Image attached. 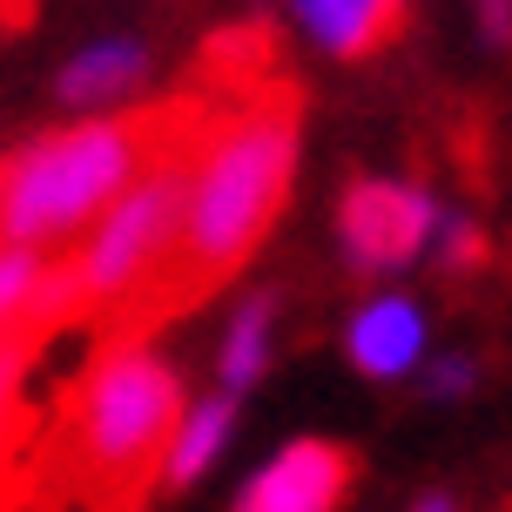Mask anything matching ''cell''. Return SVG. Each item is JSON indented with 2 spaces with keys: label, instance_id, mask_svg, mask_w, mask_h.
<instances>
[{
  "label": "cell",
  "instance_id": "6da1fadb",
  "mask_svg": "<svg viewBox=\"0 0 512 512\" xmlns=\"http://www.w3.org/2000/svg\"><path fill=\"white\" fill-rule=\"evenodd\" d=\"M297 122H304V102L290 81H270L256 102H243L223 122V135L203 149L196 196H189L169 263L142 277L128 297H115L102 317H88L95 344H142L155 324H176L182 310H196L209 290H223L243 270V256L270 236L283 196H290Z\"/></svg>",
  "mask_w": 512,
  "mask_h": 512
},
{
  "label": "cell",
  "instance_id": "7a4b0ae2",
  "mask_svg": "<svg viewBox=\"0 0 512 512\" xmlns=\"http://www.w3.org/2000/svg\"><path fill=\"white\" fill-rule=\"evenodd\" d=\"M256 95H263V88H256ZM256 95L223 88L216 75L196 68L169 102L27 142L14 162H0V250H7V243H54V236H68L75 223H88L108 196H122L176 135L216 122V115H230V108L256 102Z\"/></svg>",
  "mask_w": 512,
  "mask_h": 512
},
{
  "label": "cell",
  "instance_id": "3957f363",
  "mask_svg": "<svg viewBox=\"0 0 512 512\" xmlns=\"http://www.w3.org/2000/svg\"><path fill=\"white\" fill-rule=\"evenodd\" d=\"M182 432V384L142 344H95L75 384L48 411L54 472L88 512H142V492L169 472Z\"/></svg>",
  "mask_w": 512,
  "mask_h": 512
},
{
  "label": "cell",
  "instance_id": "277c9868",
  "mask_svg": "<svg viewBox=\"0 0 512 512\" xmlns=\"http://www.w3.org/2000/svg\"><path fill=\"white\" fill-rule=\"evenodd\" d=\"M438 209L425 203V189H405V182H358L344 189V250L358 270H391V263H411L432 236Z\"/></svg>",
  "mask_w": 512,
  "mask_h": 512
},
{
  "label": "cell",
  "instance_id": "5b68a950",
  "mask_svg": "<svg viewBox=\"0 0 512 512\" xmlns=\"http://www.w3.org/2000/svg\"><path fill=\"white\" fill-rule=\"evenodd\" d=\"M351 472H358V459H351L344 445L304 438V445L277 452V459L243 486L236 512H337L344 492H351Z\"/></svg>",
  "mask_w": 512,
  "mask_h": 512
},
{
  "label": "cell",
  "instance_id": "8992f818",
  "mask_svg": "<svg viewBox=\"0 0 512 512\" xmlns=\"http://www.w3.org/2000/svg\"><path fill=\"white\" fill-rule=\"evenodd\" d=\"M418 351H425V317H418V304L378 297V304L358 310V324H351V358H358V371H371V378H405L411 364H418Z\"/></svg>",
  "mask_w": 512,
  "mask_h": 512
},
{
  "label": "cell",
  "instance_id": "52a82bcc",
  "mask_svg": "<svg viewBox=\"0 0 512 512\" xmlns=\"http://www.w3.org/2000/svg\"><path fill=\"white\" fill-rule=\"evenodd\" d=\"M297 14H304V27L331 54H344V61L378 54L384 41H398V27H405V14H398L391 0H297Z\"/></svg>",
  "mask_w": 512,
  "mask_h": 512
},
{
  "label": "cell",
  "instance_id": "ba28073f",
  "mask_svg": "<svg viewBox=\"0 0 512 512\" xmlns=\"http://www.w3.org/2000/svg\"><path fill=\"white\" fill-rule=\"evenodd\" d=\"M142 68H149V54L135 48V41H102V48H88L81 61H68V75H61V102H75V108L122 102L128 88L142 81Z\"/></svg>",
  "mask_w": 512,
  "mask_h": 512
},
{
  "label": "cell",
  "instance_id": "9c48e42d",
  "mask_svg": "<svg viewBox=\"0 0 512 512\" xmlns=\"http://www.w3.org/2000/svg\"><path fill=\"white\" fill-rule=\"evenodd\" d=\"M230 425H236V405L230 398H209V405H196L189 418H182V432H176V452H169V486H189L196 472H203L216 452H223V438H230Z\"/></svg>",
  "mask_w": 512,
  "mask_h": 512
},
{
  "label": "cell",
  "instance_id": "30bf717a",
  "mask_svg": "<svg viewBox=\"0 0 512 512\" xmlns=\"http://www.w3.org/2000/svg\"><path fill=\"white\" fill-rule=\"evenodd\" d=\"M263 351H270V297H256V304L230 324V344H223V384L243 391V384L263 371Z\"/></svg>",
  "mask_w": 512,
  "mask_h": 512
},
{
  "label": "cell",
  "instance_id": "8fae6325",
  "mask_svg": "<svg viewBox=\"0 0 512 512\" xmlns=\"http://www.w3.org/2000/svg\"><path fill=\"white\" fill-rule=\"evenodd\" d=\"M41 243H7L0 250V331L21 317V304L34 297V283H41Z\"/></svg>",
  "mask_w": 512,
  "mask_h": 512
},
{
  "label": "cell",
  "instance_id": "7c38bea8",
  "mask_svg": "<svg viewBox=\"0 0 512 512\" xmlns=\"http://www.w3.org/2000/svg\"><path fill=\"white\" fill-rule=\"evenodd\" d=\"M465 263H486V236L472 230L465 216L445 223V270H465Z\"/></svg>",
  "mask_w": 512,
  "mask_h": 512
},
{
  "label": "cell",
  "instance_id": "4fadbf2b",
  "mask_svg": "<svg viewBox=\"0 0 512 512\" xmlns=\"http://www.w3.org/2000/svg\"><path fill=\"white\" fill-rule=\"evenodd\" d=\"M479 21L492 48H512V0H479Z\"/></svg>",
  "mask_w": 512,
  "mask_h": 512
},
{
  "label": "cell",
  "instance_id": "5bb4252c",
  "mask_svg": "<svg viewBox=\"0 0 512 512\" xmlns=\"http://www.w3.org/2000/svg\"><path fill=\"white\" fill-rule=\"evenodd\" d=\"M472 384V364H438L432 371V391H465Z\"/></svg>",
  "mask_w": 512,
  "mask_h": 512
},
{
  "label": "cell",
  "instance_id": "9a60e30c",
  "mask_svg": "<svg viewBox=\"0 0 512 512\" xmlns=\"http://www.w3.org/2000/svg\"><path fill=\"white\" fill-rule=\"evenodd\" d=\"M391 7H398V14H405V0H391Z\"/></svg>",
  "mask_w": 512,
  "mask_h": 512
}]
</instances>
